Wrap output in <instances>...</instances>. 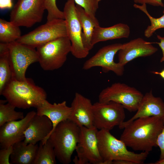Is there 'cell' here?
I'll list each match as a JSON object with an SVG mask.
<instances>
[{
    "label": "cell",
    "mask_w": 164,
    "mask_h": 164,
    "mask_svg": "<svg viewBox=\"0 0 164 164\" xmlns=\"http://www.w3.org/2000/svg\"><path fill=\"white\" fill-rule=\"evenodd\" d=\"M164 126V118L153 116L136 119L123 128L120 139L135 151L149 152L157 146L159 134Z\"/></svg>",
    "instance_id": "1"
},
{
    "label": "cell",
    "mask_w": 164,
    "mask_h": 164,
    "mask_svg": "<svg viewBox=\"0 0 164 164\" xmlns=\"http://www.w3.org/2000/svg\"><path fill=\"white\" fill-rule=\"evenodd\" d=\"M1 95L5 97L8 103L15 108L23 109L36 108L47 97L45 91L29 78L21 81L12 77Z\"/></svg>",
    "instance_id": "2"
},
{
    "label": "cell",
    "mask_w": 164,
    "mask_h": 164,
    "mask_svg": "<svg viewBox=\"0 0 164 164\" xmlns=\"http://www.w3.org/2000/svg\"><path fill=\"white\" fill-rule=\"evenodd\" d=\"M98 147L102 164H112L114 161L125 160L133 164L144 163L149 152L135 153L128 150L121 140L112 135L109 131L98 130L97 134Z\"/></svg>",
    "instance_id": "3"
},
{
    "label": "cell",
    "mask_w": 164,
    "mask_h": 164,
    "mask_svg": "<svg viewBox=\"0 0 164 164\" xmlns=\"http://www.w3.org/2000/svg\"><path fill=\"white\" fill-rule=\"evenodd\" d=\"M80 127L69 119L56 127L48 140L53 147L56 158L61 163L69 164L78 142Z\"/></svg>",
    "instance_id": "4"
},
{
    "label": "cell",
    "mask_w": 164,
    "mask_h": 164,
    "mask_svg": "<svg viewBox=\"0 0 164 164\" xmlns=\"http://www.w3.org/2000/svg\"><path fill=\"white\" fill-rule=\"evenodd\" d=\"M71 49V42L67 36L57 38L36 48L38 62L44 70L58 69L65 62Z\"/></svg>",
    "instance_id": "5"
},
{
    "label": "cell",
    "mask_w": 164,
    "mask_h": 164,
    "mask_svg": "<svg viewBox=\"0 0 164 164\" xmlns=\"http://www.w3.org/2000/svg\"><path fill=\"white\" fill-rule=\"evenodd\" d=\"M7 45L12 77L19 81L26 80V73L29 66L38 62L36 50L16 41L7 43Z\"/></svg>",
    "instance_id": "6"
},
{
    "label": "cell",
    "mask_w": 164,
    "mask_h": 164,
    "mask_svg": "<svg viewBox=\"0 0 164 164\" xmlns=\"http://www.w3.org/2000/svg\"><path fill=\"white\" fill-rule=\"evenodd\" d=\"M144 95L134 87L124 83H115L103 89L98 96V101H114L121 104L130 112L137 111Z\"/></svg>",
    "instance_id": "7"
},
{
    "label": "cell",
    "mask_w": 164,
    "mask_h": 164,
    "mask_svg": "<svg viewBox=\"0 0 164 164\" xmlns=\"http://www.w3.org/2000/svg\"><path fill=\"white\" fill-rule=\"evenodd\" d=\"M67 36L64 19H55L22 36L16 41L37 48L57 38Z\"/></svg>",
    "instance_id": "8"
},
{
    "label": "cell",
    "mask_w": 164,
    "mask_h": 164,
    "mask_svg": "<svg viewBox=\"0 0 164 164\" xmlns=\"http://www.w3.org/2000/svg\"><path fill=\"white\" fill-rule=\"evenodd\" d=\"M124 109L121 104L113 101L95 102L93 104V126L98 130L109 131L119 126L125 118Z\"/></svg>",
    "instance_id": "9"
},
{
    "label": "cell",
    "mask_w": 164,
    "mask_h": 164,
    "mask_svg": "<svg viewBox=\"0 0 164 164\" xmlns=\"http://www.w3.org/2000/svg\"><path fill=\"white\" fill-rule=\"evenodd\" d=\"M78 142L73 159L75 164H102L98 147L97 132L94 126L80 127Z\"/></svg>",
    "instance_id": "10"
},
{
    "label": "cell",
    "mask_w": 164,
    "mask_h": 164,
    "mask_svg": "<svg viewBox=\"0 0 164 164\" xmlns=\"http://www.w3.org/2000/svg\"><path fill=\"white\" fill-rule=\"evenodd\" d=\"M74 0H68L65 3L63 10L67 36L71 43V52L76 58H85L89 51L83 45L81 34L82 28L77 17Z\"/></svg>",
    "instance_id": "11"
},
{
    "label": "cell",
    "mask_w": 164,
    "mask_h": 164,
    "mask_svg": "<svg viewBox=\"0 0 164 164\" xmlns=\"http://www.w3.org/2000/svg\"><path fill=\"white\" fill-rule=\"evenodd\" d=\"M45 10L44 0H18L10 13V21L30 27L42 21Z\"/></svg>",
    "instance_id": "12"
},
{
    "label": "cell",
    "mask_w": 164,
    "mask_h": 164,
    "mask_svg": "<svg viewBox=\"0 0 164 164\" xmlns=\"http://www.w3.org/2000/svg\"><path fill=\"white\" fill-rule=\"evenodd\" d=\"M122 44L115 43L101 48L84 63L83 69L87 70L98 67L101 68L104 73L111 71L117 76L122 75L124 72V66L118 62H115L114 60L115 55L121 48Z\"/></svg>",
    "instance_id": "13"
},
{
    "label": "cell",
    "mask_w": 164,
    "mask_h": 164,
    "mask_svg": "<svg viewBox=\"0 0 164 164\" xmlns=\"http://www.w3.org/2000/svg\"><path fill=\"white\" fill-rule=\"evenodd\" d=\"M36 114L34 111L28 112L22 119L7 122L0 127L1 149L12 146L25 139L24 132Z\"/></svg>",
    "instance_id": "14"
},
{
    "label": "cell",
    "mask_w": 164,
    "mask_h": 164,
    "mask_svg": "<svg viewBox=\"0 0 164 164\" xmlns=\"http://www.w3.org/2000/svg\"><path fill=\"white\" fill-rule=\"evenodd\" d=\"M144 39L137 38L123 44L121 48L118 51V63L124 66L129 62L140 57H147L155 53L157 48Z\"/></svg>",
    "instance_id": "15"
},
{
    "label": "cell",
    "mask_w": 164,
    "mask_h": 164,
    "mask_svg": "<svg viewBox=\"0 0 164 164\" xmlns=\"http://www.w3.org/2000/svg\"><path fill=\"white\" fill-rule=\"evenodd\" d=\"M70 107L72 111L69 120L80 127L94 126L93 104L90 99L76 92Z\"/></svg>",
    "instance_id": "16"
},
{
    "label": "cell",
    "mask_w": 164,
    "mask_h": 164,
    "mask_svg": "<svg viewBox=\"0 0 164 164\" xmlns=\"http://www.w3.org/2000/svg\"><path fill=\"white\" fill-rule=\"evenodd\" d=\"M153 116L164 118V102L160 97H155L151 90L143 95L135 114L126 121H124L119 128L123 129L136 119Z\"/></svg>",
    "instance_id": "17"
},
{
    "label": "cell",
    "mask_w": 164,
    "mask_h": 164,
    "mask_svg": "<svg viewBox=\"0 0 164 164\" xmlns=\"http://www.w3.org/2000/svg\"><path fill=\"white\" fill-rule=\"evenodd\" d=\"M53 128L52 123L47 117L36 114L24 132V143L36 144L39 141L44 140L49 136Z\"/></svg>",
    "instance_id": "18"
},
{
    "label": "cell",
    "mask_w": 164,
    "mask_h": 164,
    "mask_svg": "<svg viewBox=\"0 0 164 164\" xmlns=\"http://www.w3.org/2000/svg\"><path fill=\"white\" fill-rule=\"evenodd\" d=\"M37 114L45 115L51 121L53 124V129L47 138L41 141L43 144L47 140L49 136L56 126L61 122L69 119L71 113V107L67 105L66 102L52 104L46 100L44 101L37 108Z\"/></svg>",
    "instance_id": "19"
},
{
    "label": "cell",
    "mask_w": 164,
    "mask_h": 164,
    "mask_svg": "<svg viewBox=\"0 0 164 164\" xmlns=\"http://www.w3.org/2000/svg\"><path fill=\"white\" fill-rule=\"evenodd\" d=\"M130 28L127 24L119 23L111 26L102 27L99 26L94 28L91 40L94 46L100 42L123 38H127L129 36Z\"/></svg>",
    "instance_id": "20"
},
{
    "label": "cell",
    "mask_w": 164,
    "mask_h": 164,
    "mask_svg": "<svg viewBox=\"0 0 164 164\" xmlns=\"http://www.w3.org/2000/svg\"><path fill=\"white\" fill-rule=\"evenodd\" d=\"M76 9L82 28V43L85 48L89 51L93 47L91 40L94 29L100 26L99 23L97 18L91 17L80 6L76 5Z\"/></svg>",
    "instance_id": "21"
},
{
    "label": "cell",
    "mask_w": 164,
    "mask_h": 164,
    "mask_svg": "<svg viewBox=\"0 0 164 164\" xmlns=\"http://www.w3.org/2000/svg\"><path fill=\"white\" fill-rule=\"evenodd\" d=\"M13 147L10 156V164H33L39 147L37 144L26 145L23 141L15 143Z\"/></svg>",
    "instance_id": "22"
},
{
    "label": "cell",
    "mask_w": 164,
    "mask_h": 164,
    "mask_svg": "<svg viewBox=\"0 0 164 164\" xmlns=\"http://www.w3.org/2000/svg\"><path fill=\"white\" fill-rule=\"evenodd\" d=\"M12 77L7 43H0V95Z\"/></svg>",
    "instance_id": "23"
},
{
    "label": "cell",
    "mask_w": 164,
    "mask_h": 164,
    "mask_svg": "<svg viewBox=\"0 0 164 164\" xmlns=\"http://www.w3.org/2000/svg\"><path fill=\"white\" fill-rule=\"evenodd\" d=\"M19 27L10 21L0 19V42L8 43L16 41L22 36Z\"/></svg>",
    "instance_id": "24"
},
{
    "label": "cell",
    "mask_w": 164,
    "mask_h": 164,
    "mask_svg": "<svg viewBox=\"0 0 164 164\" xmlns=\"http://www.w3.org/2000/svg\"><path fill=\"white\" fill-rule=\"evenodd\" d=\"M56 157L52 145L47 140L44 144L40 142L33 164H55Z\"/></svg>",
    "instance_id": "25"
},
{
    "label": "cell",
    "mask_w": 164,
    "mask_h": 164,
    "mask_svg": "<svg viewBox=\"0 0 164 164\" xmlns=\"http://www.w3.org/2000/svg\"><path fill=\"white\" fill-rule=\"evenodd\" d=\"M7 102L6 100H0V127L7 122L24 117L23 112L15 111V107L9 103L5 104Z\"/></svg>",
    "instance_id": "26"
},
{
    "label": "cell",
    "mask_w": 164,
    "mask_h": 164,
    "mask_svg": "<svg viewBox=\"0 0 164 164\" xmlns=\"http://www.w3.org/2000/svg\"><path fill=\"white\" fill-rule=\"evenodd\" d=\"M133 7L145 13L150 21L151 25L147 26L144 32V35L145 37L149 38L157 29L164 28V9L163 11V15L159 18H155L152 16L149 13L147 9L146 4L139 5L135 3Z\"/></svg>",
    "instance_id": "27"
},
{
    "label": "cell",
    "mask_w": 164,
    "mask_h": 164,
    "mask_svg": "<svg viewBox=\"0 0 164 164\" xmlns=\"http://www.w3.org/2000/svg\"><path fill=\"white\" fill-rule=\"evenodd\" d=\"M45 9L47 12V22L55 19H64L63 11L57 7L56 0H44Z\"/></svg>",
    "instance_id": "28"
},
{
    "label": "cell",
    "mask_w": 164,
    "mask_h": 164,
    "mask_svg": "<svg viewBox=\"0 0 164 164\" xmlns=\"http://www.w3.org/2000/svg\"><path fill=\"white\" fill-rule=\"evenodd\" d=\"M75 3L82 7L85 11L93 19H96V12L99 4L101 0H74Z\"/></svg>",
    "instance_id": "29"
},
{
    "label": "cell",
    "mask_w": 164,
    "mask_h": 164,
    "mask_svg": "<svg viewBox=\"0 0 164 164\" xmlns=\"http://www.w3.org/2000/svg\"><path fill=\"white\" fill-rule=\"evenodd\" d=\"M13 146L1 149L0 150V164H11L9 159L12 152Z\"/></svg>",
    "instance_id": "30"
},
{
    "label": "cell",
    "mask_w": 164,
    "mask_h": 164,
    "mask_svg": "<svg viewBox=\"0 0 164 164\" xmlns=\"http://www.w3.org/2000/svg\"><path fill=\"white\" fill-rule=\"evenodd\" d=\"M157 145L159 147L160 152L159 160L164 159V126L158 138Z\"/></svg>",
    "instance_id": "31"
},
{
    "label": "cell",
    "mask_w": 164,
    "mask_h": 164,
    "mask_svg": "<svg viewBox=\"0 0 164 164\" xmlns=\"http://www.w3.org/2000/svg\"><path fill=\"white\" fill-rule=\"evenodd\" d=\"M135 4L142 5L144 4L158 7H163L164 4L162 0H134Z\"/></svg>",
    "instance_id": "32"
},
{
    "label": "cell",
    "mask_w": 164,
    "mask_h": 164,
    "mask_svg": "<svg viewBox=\"0 0 164 164\" xmlns=\"http://www.w3.org/2000/svg\"><path fill=\"white\" fill-rule=\"evenodd\" d=\"M157 37L160 42L152 43L158 44L161 50L162 56L160 60V62L162 63L164 62V37L158 35H157Z\"/></svg>",
    "instance_id": "33"
},
{
    "label": "cell",
    "mask_w": 164,
    "mask_h": 164,
    "mask_svg": "<svg viewBox=\"0 0 164 164\" xmlns=\"http://www.w3.org/2000/svg\"><path fill=\"white\" fill-rule=\"evenodd\" d=\"M12 6V0H0V8L1 10L10 9Z\"/></svg>",
    "instance_id": "34"
},
{
    "label": "cell",
    "mask_w": 164,
    "mask_h": 164,
    "mask_svg": "<svg viewBox=\"0 0 164 164\" xmlns=\"http://www.w3.org/2000/svg\"><path fill=\"white\" fill-rule=\"evenodd\" d=\"M112 164H133V163L129 161L125 160H115L112 162Z\"/></svg>",
    "instance_id": "35"
},
{
    "label": "cell",
    "mask_w": 164,
    "mask_h": 164,
    "mask_svg": "<svg viewBox=\"0 0 164 164\" xmlns=\"http://www.w3.org/2000/svg\"><path fill=\"white\" fill-rule=\"evenodd\" d=\"M151 73L159 75L162 78L164 79V69L160 72L152 71L151 72Z\"/></svg>",
    "instance_id": "36"
},
{
    "label": "cell",
    "mask_w": 164,
    "mask_h": 164,
    "mask_svg": "<svg viewBox=\"0 0 164 164\" xmlns=\"http://www.w3.org/2000/svg\"><path fill=\"white\" fill-rule=\"evenodd\" d=\"M150 164H164V159L161 160H159L158 161L156 162H155L153 163H151Z\"/></svg>",
    "instance_id": "37"
}]
</instances>
